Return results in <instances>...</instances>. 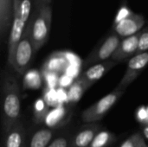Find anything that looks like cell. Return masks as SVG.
Wrapping results in <instances>:
<instances>
[{
    "mask_svg": "<svg viewBox=\"0 0 148 147\" xmlns=\"http://www.w3.org/2000/svg\"><path fill=\"white\" fill-rule=\"evenodd\" d=\"M68 110L63 107H58L49 112L45 118V123L49 127H58L68 120Z\"/></svg>",
    "mask_w": 148,
    "mask_h": 147,
    "instance_id": "15",
    "label": "cell"
},
{
    "mask_svg": "<svg viewBox=\"0 0 148 147\" xmlns=\"http://www.w3.org/2000/svg\"><path fill=\"white\" fill-rule=\"evenodd\" d=\"M23 147H27V144H26V143H25V145L23 146Z\"/></svg>",
    "mask_w": 148,
    "mask_h": 147,
    "instance_id": "25",
    "label": "cell"
},
{
    "mask_svg": "<svg viewBox=\"0 0 148 147\" xmlns=\"http://www.w3.org/2000/svg\"><path fill=\"white\" fill-rule=\"evenodd\" d=\"M116 64L117 62L110 60L92 65L81 75L79 79L83 82L87 88H89L93 84L103 77L109 70H111Z\"/></svg>",
    "mask_w": 148,
    "mask_h": 147,
    "instance_id": "10",
    "label": "cell"
},
{
    "mask_svg": "<svg viewBox=\"0 0 148 147\" xmlns=\"http://www.w3.org/2000/svg\"><path fill=\"white\" fill-rule=\"evenodd\" d=\"M144 133H145V135H146V137L148 139V125H147V127L145 128V130H144Z\"/></svg>",
    "mask_w": 148,
    "mask_h": 147,
    "instance_id": "24",
    "label": "cell"
},
{
    "mask_svg": "<svg viewBox=\"0 0 148 147\" xmlns=\"http://www.w3.org/2000/svg\"><path fill=\"white\" fill-rule=\"evenodd\" d=\"M121 39L122 38L120 37L116 33H111L92 50V52L84 61V65L92 66L108 61V59L112 58L113 55L116 51Z\"/></svg>",
    "mask_w": 148,
    "mask_h": 147,
    "instance_id": "6",
    "label": "cell"
},
{
    "mask_svg": "<svg viewBox=\"0 0 148 147\" xmlns=\"http://www.w3.org/2000/svg\"><path fill=\"white\" fill-rule=\"evenodd\" d=\"M114 139V135L108 131H100L95 137L89 147H108Z\"/></svg>",
    "mask_w": 148,
    "mask_h": 147,
    "instance_id": "16",
    "label": "cell"
},
{
    "mask_svg": "<svg viewBox=\"0 0 148 147\" xmlns=\"http://www.w3.org/2000/svg\"><path fill=\"white\" fill-rule=\"evenodd\" d=\"M124 92L125 91L114 89L113 92L102 97L101 100H99L97 102H95L82 113V120L85 123L90 124L101 120L123 95Z\"/></svg>",
    "mask_w": 148,
    "mask_h": 147,
    "instance_id": "5",
    "label": "cell"
},
{
    "mask_svg": "<svg viewBox=\"0 0 148 147\" xmlns=\"http://www.w3.org/2000/svg\"><path fill=\"white\" fill-rule=\"evenodd\" d=\"M30 36L36 50H39L48 42L52 23L50 4L34 10L29 18Z\"/></svg>",
    "mask_w": 148,
    "mask_h": 147,
    "instance_id": "3",
    "label": "cell"
},
{
    "mask_svg": "<svg viewBox=\"0 0 148 147\" xmlns=\"http://www.w3.org/2000/svg\"><path fill=\"white\" fill-rule=\"evenodd\" d=\"M70 141L66 136H60L51 141L48 147H69Z\"/></svg>",
    "mask_w": 148,
    "mask_h": 147,
    "instance_id": "20",
    "label": "cell"
},
{
    "mask_svg": "<svg viewBox=\"0 0 148 147\" xmlns=\"http://www.w3.org/2000/svg\"><path fill=\"white\" fill-rule=\"evenodd\" d=\"M54 131L50 128H41L36 131L29 141L26 142L27 147H48L53 140Z\"/></svg>",
    "mask_w": 148,
    "mask_h": 147,
    "instance_id": "14",
    "label": "cell"
},
{
    "mask_svg": "<svg viewBox=\"0 0 148 147\" xmlns=\"http://www.w3.org/2000/svg\"><path fill=\"white\" fill-rule=\"evenodd\" d=\"M145 139L142 137V135L139 133H136L131 135L129 138H127L120 147H138L139 145Z\"/></svg>",
    "mask_w": 148,
    "mask_h": 147,
    "instance_id": "18",
    "label": "cell"
},
{
    "mask_svg": "<svg viewBox=\"0 0 148 147\" xmlns=\"http://www.w3.org/2000/svg\"><path fill=\"white\" fill-rule=\"evenodd\" d=\"M132 13H133V11H132L129 8H127L126 5L121 6V7L120 8V10H118L117 14H116L115 20H114V23H118L119 21L122 20L123 18H125V17H127V16H129L130 14H132Z\"/></svg>",
    "mask_w": 148,
    "mask_h": 147,
    "instance_id": "21",
    "label": "cell"
},
{
    "mask_svg": "<svg viewBox=\"0 0 148 147\" xmlns=\"http://www.w3.org/2000/svg\"><path fill=\"white\" fill-rule=\"evenodd\" d=\"M99 130L100 125L94 123L82 128L71 139L69 147H89Z\"/></svg>",
    "mask_w": 148,
    "mask_h": 147,
    "instance_id": "13",
    "label": "cell"
},
{
    "mask_svg": "<svg viewBox=\"0 0 148 147\" xmlns=\"http://www.w3.org/2000/svg\"><path fill=\"white\" fill-rule=\"evenodd\" d=\"M148 66V51L137 53L129 59L127 70L115 89L125 91Z\"/></svg>",
    "mask_w": 148,
    "mask_h": 147,
    "instance_id": "7",
    "label": "cell"
},
{
    "mask_svg": "<svg viewBox=\"0 0 148 147\" xmlns=\"http://www.w3.org/2000/svg\"><path fill=\"white\" fill-rule=\"evenodd\" d=\"M1 98L2 125L4 133L21 120L22 109L19 83L16 78L7 69L2 73Z\"/></svg>",
    "mask_w": 148,
    "mask_h": 147,
    "instance_id": "1",
    "label": "cell"
},
{
    "mask_svg": "<svg viewBox=\"0 0 148 147\" xmlns=\"http://www.w3.org/2000/svg\"><path fill=\"white\" fill-rule=\"evenodd\" d=\"M145 51H148V26L145 27L141 30L138 53L145 52Z\"/></svg>",
    "mask_w": 148,
    "mask_h": 147,
    "instance_id": "19",
    "label": "cell"
},
{
    "mask_svg": "<svg viewBox=\"0 0 148 147\" xmlns=\"http://www.w3.org/2000/svg\"><path fill=\"white\" fill-rule=\"evenodd\" d=\"M16 0H0V36L2 39L10 34L12 25Z\"/></svg>",
    "mask_w": 148,
    "mask_h": 147,
    "instance_id": "11",
    "label": "cell"
},
{
    "mask_svg": "<svg viewBox=\"0 0 148 147\" xmlns=\"http://www.w3.org/2000/svg\"><path fill=\"white\" fill-rule=\"evenodd\" d=\"M3 147H23L25 145V128L20 120L3 133Z\"/></svg>",
    "mask_w": 148,
    "mask_h": 147,
    "instance_id": "12",
    "label": "cell"
},
{
    "mask_svg": "<svg viewBox=\"0 0 148 147\" xmlns=\"http://www.w3.org/2000/svg\"><path fill=\"white\" fill-rule=\"evenodd\" d=\"M52 0H34V10H37L44 5L50 4Z\"/></svg>",
    "mask_w": 148,
    "mask_h": 147,
    "instance_id": "22",
    "label": "cell"
},
{
    "mask_svg": "<svg viewBox=\"0 0 148 147\" xmlns=\"http://www.w3.org/2000/svg\"><path fill=\"white\" fill-rule=\"evenodd\" d=\"M36 52V50L30 36V23L29 20L25 31L15 49L11 62L9 66L17 75H23L30 66Z\"/></svg>",
    "mask_w": 148,
    "mask_h": 147,
    "instance_id": "4",
    "label": "cell"
},
{
    "mask_svg": "<svg viewBox=\"0 0 148 147\" xmlns=\"http://www.w3.org/2000/svg\"><path fill=\"white\" fill-rule=\"evenodd\" d=\"M87 87L83 84V82L79 79L76 82H75L69 89V97L72 101H76L80 99V97L83 94V93L87 90Z\"/></svg>",
    "mask_w": 148,
    "mask_h": 147,
    "instance_id": "17",
    "label": "cell"
},
{
    "mask_svg": "<svg viewBox=\"0 0 148 147\" xmlns=\"http://www.w3.org/2000/svg\"><path fill=\"white\" fill-rule=\"evenodd\" d=\"M138 147H148V145L146 144V141L144 140V141H142V142L139 145V146Z\"/></svg>",
    "mask_w": 148,
    "mask_h": 147,
    "instance_id": "23",
    "label": "cell"
},
{
    "mask_svg": "<svg viewBox=\"0 0 148 147\" xmlns=\"http://www.w3.org/2000/svg\"><path fill=\"white\" fill-rule=\"evenodd\" d=\"M146 24V19L142 15L133 12L128 16L114 23V32L120 37L126 38L140 32Z\"/></svg>",
    "mask_w": 148,
    "mask_h": 147,
    "instance_id": "8",
    "label": "cell"
},
{
    "mask_svg": "<svg viewBox=\"0 0 148 147\" xmlns=\"http://www.w3.org/2000/svg\"><path fill=\"white\" fill-rule=\"evenodd\" d=\"M140 34L141 31L134 36L122 38L119 47L117 48L116 51L113 55L111 60L118 63L127 59L132 58L134 55H135L138 53V49H139Z\"/></svg>",
    "mask_w": 148,
    "mask_h": 147,
    "instance_id": "9",
    "label": "cell"
},
{
    "mask_svg": "<svg viewBox=\"0 0 148 147\" xmlns=\"http://www.w3.org/2000/svg\"><path fill=\"white\" fill-rule=\"evenodd\" d=\"M31 0H16L14 18L8 37V65L10 64L15 49L28 25L31 13Z\"/></svg>",
    "mask_w": 148,
    "mask_h": 147,
    "instance_id": "2",
    "label": "cell"
}]
</instances>
